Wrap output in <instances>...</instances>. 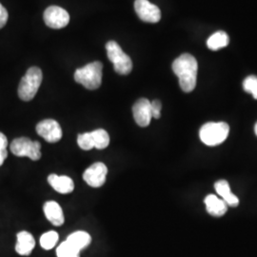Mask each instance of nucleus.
Here are the masks:
<instances>
[{
  "mask_svg": "<svg viewBox=\"0 0 257 257\" xmlns=\"http://www.w3.org/2000/svg\"><path fill=\"white\" fill-rule=\"evenodd\" d=\"M10 149L15 156L19 157L27 156L34 161H37L41 157L40 143L38 141H32L30 138H16L12 142Z\"/></svg>",
  "mask_w": 257,
  "mask_h": 257,
  "instance_id": "nucleus-6",
  "label": "nucleus"
},
{
  "mask_svg": "<svg viewBox=\"0 0 257 257\" xmlns=\"http://www.w3.org/2000/svg\"><path fill=\"white\" fill-rule=\"evenodd\" d=\"M43 19L48 27L61 29L69 24L70 15L66 10L61 7L50 6L45 10Z\"/></svg>",
  "mask_w": 257,
  "mask_h": 257,
  "instance_id": "nucleus-7",
  "label": "nucleus"
},
{
  "mask_svg": "<svg viewBox=\"0 0 257 257\" xmlns=\"http://www.w3.org/2000/svg\"><path fill=\"white\" fill-rule=\"evenodd\" d=\"M198 64L190 54H183L173 63V71L179 79V85L185 92H193L197 81Z\"/></svg>",
  "mask_w": 257,
  "mask_h": 257,
  "instance_id": "nucleus-1",
  "label": "nucleus"
},
{
  "mask_svg": "<svg viewBox=\"0 0 257 257\" xmlns=\"http://www.w3.org/2000/svg\"><path fill=\"white\" fill-rule=\"evenodd\" d=\"M103 65L99 61L79 68L74 73V80L88 90H96L102 83Z\"/></svg>",
  "mask_w": 257,
  "mask_h": 257,
  "instance_id": "nucleus-2",
  "label": "nucleus"
},
{
  "mask_svg": "<svg viewBox=\"0 0 257 257\" xmlns=\"http://www.w3.org/2000/svg\"><path fill=\"white\" fill-rule=\"evenodd\" d=\"M79 250L74 248L69 242L61 243L56 249L57 257H79Z\"/></svg>",
  "mask_w": 257,
  "mask_h": 257,
  "instance_id": "nucleus-21",
  "label": "nucleus"
},
{
  "mask_svg": "<svg viewBox=\"0 0 257 257\" xmlns=\"http://www.w3.org/2000/svg\"><path fill=\"white\" fill-rule=\"evenodd\" d=\"M43 79L42 71L38 67H31L22 77L19 86V96L23 101L32 100Z\"/></svg>",
  "mask_w": 257,
  "mask_h": 257,
  "instance_id": "nucleus-3",
  "label": "nucleus"
},
{
  "mask_svg": "<svg viewBox=\"0 0 257 257\" xmlns=\"http://www.w3.org/2000/svg\"><path fill=\"white\" fill-rule=\"evenodd\" d=\"M44 213L47 219L50 221L54 226H62L64 223V214L61 207L58 203L55 201H49L44 204L43 207Z\"/></svg>",
  "mask_w": 257,
  "mask_h": 257,
  "instance_id": "nucleus-14",
  "label": "nucleus"
},
{
  "mask_svg": "<svg viewBox=\"0 0 257 257\" xmlns=\"http://www.w3.org/2000/svg\"><path fill=\"white\" fill-rule=\"evenodd\" d=\"M106 50L108 58L113 64L114 71L117 74L126 75L128 74L133 70V62L128 55H126L121 47L115 41H109L106 44Z\"/></svg>",
  "mask_w": 257,
  "mask_h": 257,
  "instance_id": "nucleus-5",
  "label": "nucleus"
},
{
  "mask_svg": "<svg viewBox=\"0 0 257 257\" xmlns=\"http://www.w3.org/2000/svg\"><path fill=\"white\" fill-rule=\"evenodd\" d=\"M243 88L246 92L251 93L254 99H257V76L255 75L248 76L243 82Z\"/></svg>",
  "mask_w": 257,
  "mask_h": 257,
  "instance_id": "nucleus-22",
  "label": "nucleus"
},
{
  "mask_svg": "<svg viewBox=\"0 0 257 257\" xmlns=\"http://www.w3.org/2000/svg\"><path fill=\"white\" fill-rule=\"evenodd\" d=\"M91 134H92L93 146L95 149L103 150L109 146L110 137H109V134L105 130L98 128V130L93 131Z\"/></svg>",
  "mask_w": 257,
  "mask_h": 257,
  "instance_id": "nucleus-19",
  "label": "nucleus"
},
{
  "mask_svg": "<svg viewBox=\"0 0 257 257\" xmlns=\"http://www.w3.org/2000/svg\"><path fill=\"white\" fill-rule=\"evenodd\" d=\"M8 20V12L0 3V29L4 27Z\"/></svg>",
  "mask_w": 257,
  "mask_h": 257,
  "instance_id": "nucleus-26",
  "label": "nucleus"
},
{
  "mask_svg": "<svg viewBox=\"0 0 257 257\" xmlns=\"http://www.w3.org/2000/svg\"><path fill=\"white\" fill-rule=\"evenodd\" d=\"M151 108H152V115L156 119L160 118L161 115V109H162V104L159 100H154L151 102Z\"/></svg>",
  "mask_w": 257,
  "mask_h": 257,
  "instance_id": "nucleus-25",
  "label": "nucleus"
},
{
  "mask_svg": "<svg viewBox=\"0 0 257 257\" xmlns=\"http://www.w3.org/2000/svg\"><path fill=\"white\" fill-rule=\"evenodd\" d=\"M58 233L54 230L48 231L46 233H44L41 237H40V245L41 247L49 250L55 247L58 241Z\"/></svg>",
  "mask_w": 257,
  "mask_h": 257,
  "instance_id": "nucleus-20",
  "label": "nucleus"
},
{
  "mask_svg": "<svg viewBox=\"0 0 257 257\" xmlns=\"http://www.w3.org/2000/svg\"><path fill=\"white\" fill-rule=\"evenodd\" d=\"M77 144L84 151L92 150V148H94L93 141H92V134L91 133H85V134L79 135L78 138H77Z\"/></svg>",
  "mask_w": 257,
  "mask_h": 257,
  "instance_id": "nucleus-23",
  "label": "nucleus"
},
{
  "mask_svg": "<svg viewBox=\"0 0 257 257\" xmlns=\"http://www.w3.org/2000/svg\"><path fill=\"white\" fill-rule=\"evenodd\" d=\"M229 41V36L225 32L219 31L209 37L207 40V46L211 51H218L222 48L228 46Z\"/></svg>",
  "mask_w": 257,
  "mask_h": 257,
  "instance_id": "nucleus-18",
  "label": "nucleus"
},
{
  "mask_svg": "<svg viewBox=\"0 0 257 257\" xmlns=\"http://www.w3.org/2000/svg\"><path fill=\"white\" fill-rule=\"evenodd\" d=\"M230 127L225 122H209L203 125L199 137L204 144L217 146L223 143L229 136Z\"/></svg>",
  "mask_w": 257,
  "mask_h": 257,
  "instance_id": "nucleus-4",
  "label": "nucleus"
},
{
  "mask_svg": "<svg viewBox=\"0 0 257 257\" xmlns=\"http://www.w3.org/2000/svg\"><path fill=\"white\" fill-rule=\"evenodd\" d=\"M48 182L53 189L59 193H70L74 191V184L69 176L50 175L48 176Z\"/></svg>",
  "mask_w": 257,
  "mask_h": 257,
  "instance_id": "nucleus-13",
  "label": "nucleus"
},
{
  "mask_svg": "<svg viewBox=\"0 0 257 257\" xmlns=\"http://www.w3.org/2000/svg\"><path fill=\"white\" fill-rule=\"evenodd\" d=\"M207 211L212 216H223L228 211V205L223 199L218 198L214 194H210L205 198Z\"/></svg>",
  "mask_w": 257,
  "mask_h": 257,
  "instance_id": "nucleus-15",
  "label": "nucleus"
},
{
  "mask_svg": "<svg viewBox=\"0 0 257 257\" xmlns=\"http://www.w3.org/2000/svg\"><path fill=\"white\" fill-rule=\"evenodd\" d=\"M107 174V166L102 162H96L85 171L83 174V179L92 188H99L105 183Z\"/></svg>",
  "mask_w": 257,
  "mask_h": 257,
  "instance_id": "nucleus-8",
  "label": "nucleus"
},
{
  "mask_svg": "<svg viewBox=\"0 0 257 257\" xmlns=\"http://www.w3.org/2000/svg\"><path fill=\"white\" fill-rule=\"evenodd\" d=\"M254 132H255V135L257 136V122L256 124H255V126H254Z\"/></svg>",
  "mask_w": 257,
  "mask_h": 257,
  "instance_id": "nucleus-27",
  "label": "nucleus"
},
{
  "mask_svg": "<svg viewBox=\"0 0 257 257\" xmlns=\"http://www.w3.org/2000/svg\"><path fill=\"white\" fill-rule=\"evenodd\" d=\"M66 241L69 242L74 248L80 251V250H82L83 248H85L90 245L92 238L88 232L80 230V231H75L71 235H69Z\"/></svg>",
  "mask_w": 257,
  "mask_h": 257,
  "instance_id": "nucleus-17",
  "label": "nucleus"
},
{
  "mask_svg": "<svg viewBox=\"0 0 257 257\" xmlns=\"http://www.w3.org/2000/svg\"><path fill=\"white\" fill-rule=\"evenodd\" d=\"M7 146H8V139L4 134L0 133V166L3 165L5 159L8 156Z\"/></svg>",
  "mask_w": 257,
  "mask_h": 257,
  "instance_id": "nucleus-24",
  "label": "nucleus"
},
{
  "mask_svg": "<svg viewBox=\"0 0 257 257\" xmlns=\"http://www.w3.org/2000/svg\"><path fill=\"white\" fill-rule=\"evenodd\" d=\"M18 242L16 245V250L19 255H30L36 247V241L34 236L28 231H20L18 233Z\"/></svg>",
  "mask_w": 257,
  "mask_h": 257,
  "instance_id": "nucleus-12",
  "label": "nucleus"
},
{
  "mask_svg": "<svg viewBox=\"0 0 257 257\" xmlns=\"http://www.w3.org/2000/svg\"><path fill=\"white\" fill-rule=\"evenodd\" d=\"M37 134L49 143H56L62 138V128L57 121L45 119L37 126Z\"/></svg>",
  "mask_w": 257,
  "mask_h": 257,
  "instance_id": "nucleus-10",
  "label": "nucleus"
},
{
  "mask_svg": "<svg viewBox=\"0 0 257 257\" xmlns=\"http://www.w3.org/2000/svg\"><path fill=\"white\" fill-rule=\"evenodd\" d=\"M133 113L136 122L140 127H147L153 118L151 102L146 98H140L133 107Z\"/></svg>",
  "mask_w": 257,
  "mask_h": 257,
  "instance_id": "nucleus-11",
  "label": "nucleus"
},
{
  "mask_svg": "<svg viewBox=\"0 0 257 257\" xmlns=\"http://www.w3.org/2000/svg\"><path fill=\"white\" fill-rule=\"evenodd\" d=\"M135 10L138 18L148 23H157L161 19V11L149 0H136Z\"/></svg>",
  "mask_w": 257,
  "mask_h": 257,
  "instance_id": "nucleus-9",
  "label": "nucleus"
},
{
  "mask_svg": "<svg viewBox=\"0 0 257 257\" xmlns=\"http://www.w3.org/2000/svg\"><path fill=\"white\" fill-rule=\"evenodd\" d=\"M214 189L219 194L221 198L230 207H237L239 204L238 197L231 193L230 185L226 180H219L214 184Z\"/></svg>",
  "mask_w": 257,
  "mask_h": 257,
  "instance_id": "nucleus-16",
  "label": "nucleus"
}]
</instances>
